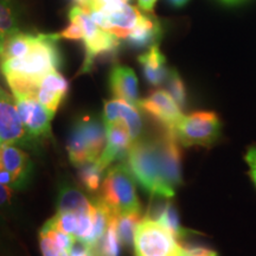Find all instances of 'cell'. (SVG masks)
<instances>
[{"mask_svg": "<svg viewBox=\"0 0 256 256\" xmlns=\"http://www.w3.org/2000/svg\"><path fill=\"white\" fill-rule=\"evenodd\" d=\"M168 2L176 8H180L188 4L190 0H168Z\"/></svg>", "mask_w": 256, "mask_h": 256, "instance_id": "e575fe53", "label": "cell"}, {"mask_svg": "<svg viewBox=\"0 0 256 256\" xmlns=\"http://www.w3.org/2000/svg\"><path fill=\"white\" fill-rule=\"evenodd\" d=\"M70 256H98L94 246L83 241L81 238H75L69 249Z\"/></svg>", "mask_w": 256, "mask_h": 256, "instance_id": "83f0119b", "label": "cell"}, {"mask_svg": "<svg viewBox=\"0 0 256 256\" xmlns=\"http://www.w3.org/2000/svg\"><path fill=\"white\" fill-rule=\"evenodd\" d=\"M142 218V212L126 214V215L118 216L116 230L122 247H132L134 242V234H136V229Z\"/></svg>", "mask_w": 256, "mask_h": 256, "instance_id": "603a6c76", "label": "cell"}, {"mask_svg": "<svg viewBox=\"0 0 256 256\" xmlns=\"http://www.w3.org/2000/svg\"><path fill=\"white\" fill-rule=\"evenodd\" d=\"M171 130L185 147H210L222 134V122L214 112H194L183 115Z\"/></svg>", "mask_w": 256, "mask_h": 256, "instance_id": "8992f818", "label": "cell"}, {"mask_svg": "<svg viewBox=\"0 0 256 256\" xmlns=\"http://www.w3.org/2000/svg\"><path fill=\"white\" fill-rule=\"evenodd\" d=\"M104 126L106 132H107V144H106L104 151L96 162V164L104 171L124 159L134 142L130 130L124 124L114 122L104 124Z\"/></svg>", "mask_w": 256, "mask_h": 256, "instance_id": "4fadbf2b", "label": "cell"}, {"mask_svg": "<svg viewBox=\"0 0 256 256\" xmlns=\"http://www.w3.org/2000/svg\"><path fill=\"white\" fill-rule=\"evenodd\" d=\"M40 38V34L18 31L5 42L0 52V60L20 58L34 49Z\"/></svg>", "mask_w": 256, "mask_h": 256, "instance_id": "ffe728a7", "label": "cell"}, {"mask_svg": "<svg viewBox=\"0 0 256 256\" xmlns=\"http://www.w3.org/2000/svg\"><path fill=\"white\" fill-rule=\"evenodd\" d=\"M244 160L249 168V177H250L252 184H254L256 188V145L250 146L247 150L244 156Z\"/></svg>", "mask_w": 256, "mask_h": 256, "instance_id": "4dcf8cb0", "label": "cell"}, {"mask_svg": "<svg viewBox=\"0 0 256 256\" xmlns=\"http://www.w3.org/2000/svg\"><path fill=\"white\" fill-rule=\"evenodd\" d=\"M56 34H40L38 43L28 55L0 60V70L12 94L34 95L38 80L60 68L62 52Z\"/></svg>", "mask_w": 256, "mask_h": 256, "instance_id": "6da1fadb", "label": "cell"}, {"mask_svg": "<svg viewBox=\"0 0 256 256\" xmlns=\"http://www.w3.org/2000/svg\"><path fill=\"white\" fill-rule=\"evenodd\" d=\"M106 144L107 132L104 121L101 122L90 115L81 116L72 126L66 145L70 162L78 168L98 162Z\"/></svg>", "mask_w": 256, "mask_h": 256, "instance_id": "3957f363", "label": "cell"}, {"mask_svg": "<svg viewBox=\"0 0 256 256\" xmlns=\"http://www.w3.org/2000/svg\"><path fill=\"white\" fill-rule=\"evenodd\" d=\"M2 144H4V142H2V138H0V147H2Z\"/></svg>", "mask_w": 256, "mask_h": 256, "instance_id": "74e56055", "label": "cell"}, {"mask_svg": "<svg viewBox=\"0 0 256 256\" xmlns=\"http://www.w3.org/2000/svg\"><path fill=\"white\" fill-rule=\"evenodd\" d=\"M46 224L50 228L76 236L78 230V214L68 212V211H57L56 215L51 217Z\"/></svg>", "mask_w": 256, "mask_h": 256, "instance_id": "d4e9b609", "label": "cell"}, {"mask_svg": "<svg viewBox=\"0 0 256 256\" xmlns=\"http://www.w3.org/2000/svg\"><path fill=\"white\" fill-rule=\"evenodd\" d=\"M68 90L69 82L58 70H54L38 80L34 96L55 116Z\"/></svg>", "mask_w": 256, "mask_h": 256, "instance_id": "5bb4252c", "label": "cell"}, {"mask_svg": "<svg viewBox=\"0 0 256 256\" xmlns=\"http://www.w3.org/2000/svg\"><path fill=\"white\" fill-rule=\"evenodd\" d=\"M139 110L140 108L136 106L128 104L120 98L108 100L104 102L102 121L104 124L114 122L124 124L130 130L134 142H136L142 136L144 132V120Z\"/></svg>", "mask_w": 256, "mask_h": 256, "instance_id": "8fae6325", "label": "cell"}, {"mask_svg": "<svg viewBox=\"0 0 256 256\" xmlns=\"http://www.w3.org/2000/svg\"><path fill=\"white\" fill-rule=\"evenodd\" d=\"M19 115L30 136L38 142L51 136V120L54 115L30 94H12Z\"/></svg>", "mask_w": 256, "mask_h": 256, "instance_id": "9c48e42d", "label": "cell"}, {"mask_svg": "<svg viewBox=\"0 0 256 256\" xmlns=\"http://www.w3.org/2000/svg\"><path fill=\"white\" fill-rule=\"evenodd\" d=\"M98 198L120 215L142 212L133 176L124 162H115L106 172Z\"/></svg>", "mask_w": 256, "mask_h": 256, "instance_id": "277c9868", "label": "cell"}, {"mask_svg": "<svg viewBox=\"0 0 256 256\" xmlns=\"http://www.w3.org/2000/svg\"><path fill=\"white\" fill-rule=\"evenodd\" d=\"M165 84L166 90L168 92V94L174 98V100L177 102L179 107L183 110L185 104H186V89H185V84L180 75H179V72L174 68L168 69Z\"/></svg>", "mask_w": 256, "mask_h": 256, "instance_id": "484cf974", "label": "cell"}, {"mask_svg": "<svg viewBox=\"0 0 256 256\" xmlns=\"http://www.w3.org/2000/svg\"><path fill=\"white\" fill-rule=\"evenodd\" d=\"M162 36V28L159 19L145 12L136 26L124 37V40L132 49L145 50L153 46H158Z\"/></svg>", "mask_w": 256, "mask_h": 256, "instance_id": "9a60e30c", "label": "cell"}, {"mask_svg": "<svg viewBox=\"0 0 256 256\" xmlns=\"http://www.w3.org/2000/svg\"><path fill=\"white\" fill-rule=\"evenodd\" d=\"M0 138L4 144H14L22 148L34 150L40 142L25 128L14 95L0 86Z\"/></svg>", "mask_w": 256, "mask_h": 256, "instance_id": "ba28073f", "label": "cell"}, {"mask_svg": "<svg viewBox=\"0 0 256 256\" xmlns=\"http://www.w3.org/2000/svg\"><path fill=\"white\" fill-rule=\"evenodd\" d=\"M0 183L8 185V186H11L12 188H14V177H12V174H10L8 170H6L4 166H2V165H0Z\"/></svg>", "mask_w": 256, "mask_h": 256, "instance_id": "d6a6232c", "label": "cell"}, {"mask_svg": "<svg viewBox=\"0 0 256 256\" xmlns=\"http://www.w3.org/2000/svg\"><path fill=\"white\" fill-rule=\"evenodd\" d=\"M20 31V11L14 0H0V52L5 42Z\"/></svg>", "mask_w": 256, "mask_h": 256, "instance_id": "44dd1931", "label": "cell"}, {"mask_svg": "<svg viewBox=\"0 0 256 256\" xmlns=\"http://www.w3.org/2000/svg\"><path fill=\"white\" fill-rule=\"evenodd\" d=\"M80 18L83 25V44H84V60L80 74L90 72L95 62L100 58H113L119 52L121 38L101 28L92 20L87 8L80 6Z\"/></svg>", "mask_w": 256, "mask_h": 256, "instance_id": "52a82bcc", "label": "cell"}, {"mask_svg": "<svg viewBox=\"0 0 256 256\" xmlns=\"http://www.w3.org/2000/svg\"><path fill=\"white\" fill-rule=\"evenodd\" d=\"M12 197H14V188L0 183V206H5L11 203Z\"/></svg>", "mask_w": 256, "mask_h": 256, "instance_id": "1f68e13d", "label": "cell"}, {"mask_svg": "<svg viewBox=\"0 0 256 256\" xmlns=\"http://www.w3.org/2000/svg\"><path fill=\"white\" fill-rule=\"evenodd\" d=\"M40 247L43 256H70L69 250L60 247L43 232H40Z\"/></svg>", "mask_w": 256, "mask_h": 256, "instance_id": "4316f807", "label": "cell"}, {"mask_svg": "<svg viewBox=\"0 0 256 256\" xmlns=\"http://www.w3.org/2000/svg\"><path fill=\"white\" fill-rule=\"evenodd\" d=\"M78 180L83 188L90 194H96L100 191L102 180L104 177V171L95 162L87 164L78 168Z\"/></svg>", "mask_w": 256, "mask_h": 256, "instance_id": "cb8c5ba5", "label": "cell"}, {"mask_svg": "<svg viewBox=\"0 0 256 256\" xmlns=\"http://www.w3.org/2000/svg\"><path fill=\"white\" fill-rule=\"evenodd\" d=\"M92 208V200H88L78 188L70 185H63L60 188L58 197H57V211L81 214L90 210Z\"/></svg>", "mask_w": 256, "mask_h": 256, "instance_id": "7402d4cb", "label": "cell"}, {"mask_svg": "<svg viewBox=\"0 0 256 256\" xmlns=\"http://www.w3.org/2000/svg\"><path fill=\"white\" fill-rule=\"evenodd\" d=\"M126 2L127 0H94L92 8L89 10H100L104 14H110V12L116 11Z\"/></svg>", "mask_w": 256, "mask_h": 256, "instance_id": "f1b7e54d", "label": "cell"}, {"mask_svg": "<svg viewBox=\"0 0 256 256\" xmlns=\"http://www.w3.org/2000/svg\"><path fill=\"white\" fill-rule=\"evenodd\" d=\"M136 256H183V244L168 228L144 216L134 234Z\"/></svg>", "mask_w": 256, "mask_h": 256, "instance_id": "5b68a950", "label": "cell"}, {"mask_svg": "<svg viewBox=\"0 0 256 256\" xmlns=\"http://www.w3.org/2000/svg\"><path fill=\"white\" fill-rule=\"evenodd\" d=\"M222 2H224L226 4H229V5H236V4H240V2H244V0H222Z\"/></svg>", "mask_w": 256, "mask_h": 256, "instance_id": "8d00e7d4", "label": "cell"}, {"mask_svg": "<svg viewBox=\"0 0 256 256\" xmlns=\"http://www.w3.org/2000/svg\"><path fill=\"white\" fill-rule=\"evenodd\" d=\"M0 165L14 177V190H23L30 183L34 162L22 147L14 144H2L0 147Z\"/></svg>", "mask_w": 256, "mask_h": 256, "instance_id": "7c38bea8", "label": "cell"}, {"mask_svg": "<svg viewBox=\"0 0 256 256\" xmlns=\"http://www.w3.org/2000/svg\"><path fill=\"white\" fill-rule=\"evenodd\" d=\"M156 0H138V5H139V8H142L144 12H148V14H151L153 11V8H154L156 6Z\"/></svg>", "mask_w": 256, "mask_h": 256, "instance_id": "836d02e7", "label": "cell"}, {"mask_svg": "<svg viewBox=\"0 0 256 256\" xmlns=\"http://www.w3.org/2000/svg\"><path fill=\"white\" fill-rule=\"evenodd\" d=\"M138 60L142 66L146 81L152 87H159V86L164 84L165 80L168 78V69L166 66L164 54L162 52L159 46H153L147 49L145 52L139 56Z\"/></svg>", "mask_w": 256, "mask_h": 256, "instance_id": "e0dca14e", "label": "cell"}, {"mask_svg": "<svg viewBox=\"0 0 256 256\" xmlns=\"http://www.w3.org/2000/svg\"><path fill=\"white\" fill-rule=\"evenodd\" d=\"M106 14H107L108 23H110L108 31L116 34L121 40H124V37L139 23L144 12L139 11L136 8L126 2L120 8H118L116 11Z\"/></svg>", "mask_w": 256, "mask_h": 256, "instance_id": "d6986e66", "label": "cell"}, {"mask_svg": "<svg viewBox=\"0 0 256 256\" xmlns=\"http://www.w3.org/2000/svg\"><path fill=\"white\" fill-rule=\"evenodd\" d=\"M74 2H76V5H78V6H81V8H84L89 10L92 8V2H94V0H74Z\"/></svg>", "mask_w": 256, "mask_h": 256, "instance_id": "d590c367", "label": "cell"}, {"mask_svg": "<svg viewBox=\"0 0 256 256\" xmlns=\"http://www.w3.org/2000/svg\"><path fill=\"white\" fill-rule=\"evenodd\" d=\"M110 88L115 98L139 104V86L134 70L126 66H115L110 74Z\"/></svg>", "mask_w": 256, "mask_h": 256, "instance_id": "2e32d148", "label": "cell"}, {"mask_svg": "<svg viewBox=\"0 0 256 256\" xmlns=\"http://www.w3.org/2000/svg\"><path fill=\"white\" fill-rule=\"evenodd\" d=\"M168 200L170 198H165L164 202L158 203L154 208L150 209L146 216H150L151 218L158 220L160 224H162L165 228H168L170 232L174 234L176 238L182 240L194 232L182 226L177 210Z\"/></svg>", "mask_w": 256, "mask_h": 256, "instance_id": "ac0fdd59", "label": "cell"}, {"mask_svg": "<svg viewBox=\"0 0 256 256\" xmlns=\"http://www.w3.org/2000/svg\"><path fill=\"white\" fill-rule=\"evenodd\" d=\"M183 256H218V252L206 246L183 244Z\"/></svg>", "mask_w": 256, "mask_h": 256, "instance_id": "f546056e", "label": "cell"}, {"mask_svg": "<svg viewBox=\"0 0 256 256\" xmlns=\"http://www.w3.org/2000/svg\"><path fill=\"white\" fill-rule=\"evenodd\" d=\"M138 107L170 130L184 115L177 102L164 89H156L147 98H140Z\"/></svg>", "mask_w": 256, "mask_h": 256, "instance_id": "30bf717a", "label": "cell"}, {"mask_svg": "<svg viewBox=\"0 0 256 256\" xmlns=\"http://www.w3.org/2000/svg\"><path fill=\"white\" fill-rule=\"evenodd\" d=\"M124 164L140 186L153 198L174 196L176 191L166 182L160 136L140 138L134 142Z\"/></svg>", "mask_w": 256, "mask_h": 256, "instance_id": "7a4b0ae2", "label": "cell"}]
</instances>
